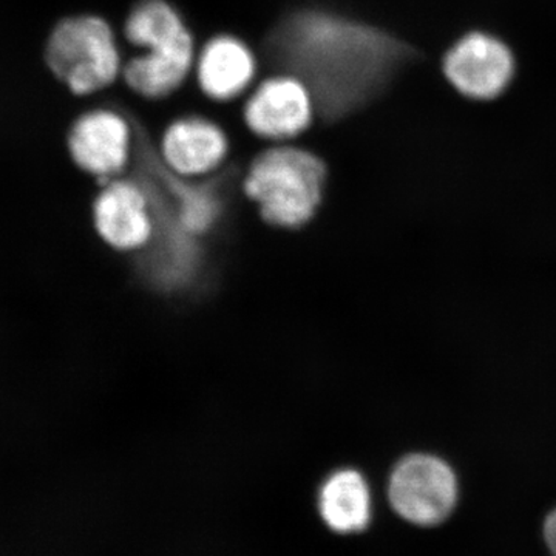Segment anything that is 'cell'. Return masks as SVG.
I'll return each instance as SVG.
<instances>
[{"label":"cell","mask_w":556,"mask_h":556,"mask_svg":"<svg viewBox=\"0 0 556 556\" xmlns=\"http://www.w3.org/2000/svg\"><path fill=\"white\" fill-rule=\"evenodd\" d=\"M318 507L329 529L356 533L367 529L371 519V493L356 470H339L321 485Z\"/></svg>","instance_id":"7c38bea8"},{"label":"cell","mask_w":556,"mask_h":556,"mask_svg":"<svg viewBox=\"0 0 556 556\" xmlns=\"http://www.w3.org/2000/svg\"><path fill=\"white\" fill-rule=\"evenodd\" d=\"M270 38L278 65L308 87L314 109L329 119L375 98L412 54L379 28L321 11L288 17Z\"/></svg>","instance_id":"6da1fadb"},{"label":"cell","mask_w":556,"mask_h":556,"mask_svg":"<svg viewBox=\"0 0 556 556\" xmlns=\"http://www.w3.org/2000/svg\"><path fill=\"white\" fill-rule=\"evenodd\" d=\"M391 506L417 526H434L452 514L457 501V481L447 463L431 455L402 459L390 478Z\"/></svg>","instance_id":"5b68a950"},{"label":"cell","mask_w":556,"mask_h":556,"mask_svg":"<svg viewBox=\"0 0 556 556\" xmlns=\"http://www.w3.org/2000/svg\"><path fill=\"white\" fill-rule=\"evenodd\" d=\"M126 38L148 50L124 67V79L141 97L163 98L181 86L192 68L195 46L181 16L166 0H141L126 21Z\"/></svg>","instance_id":"7a4b0ae2"},{"label":"cell","mask_w":556,"mask_h":556,"mask_svg":"<svg viewBox=\"0 0 556 556\" xmlns=\"http://www.w3.org/2000/svg\"><path fill=\"white\" fill-rule=\"evenodd\" d=\"M324 161L298 148L266 150L249 167L244 190L263 218L281 228H299L316 214L324 193Z\"/></svg>","instance_id":"3957f363"},{"label":"cell","mask_w":556,"mask_h":556,"mask_svg":"<svg viewBox=\"0 0 556 556\" xmlns=\"http://www.w3.org/2000/svg\"><path fill=\"white\" fill-rule=\"evenodd\" d=\"M131 137L134 131L124 115L113 110H94L73 124L68 150L80 169L112 179L129 163Z\"/></svg>","instance_id":"ba28073f"},{"label":"cell","mask_w":556,"mask_h":556,"mask_svg":"<svg viewBox=\"0 0 556 556\" xmlns=\"http://www.w3.org/2000/svg\"><path fill=\"white\" fill-rule=\"evenodd\" d=\"M93 217L102 239L121 251L144 247L155 228L148 193L137 179H112L94 201Z\"/></svg>","instance_id":"9c48e42d"},{"label":"cell","mask_w":556,"mask_h":556,"mask_svg":"<svg viewBox=\"0 0 556 556\" xmlns=\"http://www.w3.org/2000/svg\"><path fill=\"white\" fill-rule=\"evenodd\" d=\"M47 64L76 94L109 87L121 72L118 46L112 28L98 16L67 17L51 31Z\"/></svg>","instance_id":"277c9868"},{"label":"cell","mask_w":556,"mask_h":556,"mask_svg":"<svg viewBox=\"0 0 556 556\" xmlns=\"http://www.w3.org/2000/svg\"><path fill=\"white\" fill-rule=\"evenodd\" d=\"M257 72L254 54L233 36L208 40L199 60L201 90L215 101H230L248 89Z\"/></svg>","instance_id":"8fae6325"},{"label":"cell","mask_w":556,"mask_h":556,"mask_svg":"<svg viewBox=\"0 0 556 556\" xmlns=\"http://www.w3.org/2000/svg\"><path fill=\"white\" fill-rule=\"evenodd\" d=\"M226 153L225 131L217 124L197 116L172 123L161 141L164 163L182 177L208 174L225 160Z\"/></svg>","instance_id":"30bf717a"},{"label":"cell","mask_w":556,"mask_h":556,"mask_svg":"<svg viewBox=\"0 0 556 556\" xmlns=\"http://www.w3.org/2000/svg\"><path fill=\"white\" fill-rule=\"evenodd\" d=\"M448 83L471 100H495L515 75L510 49L485 33H470L457 40L444 58Z\"/></svg>","instance_id":"8992f818"},{"label":"cell","mask_w":556,"mask_h":556,"mask_svg":"<svg viewBox=\"0 0 556 556\" xmlns=\"http://www.w3.org/2000/svg\"><path fill=\"white\" fill-rule=\"evenodd\" d=\"M314 101L305 84L292 75L274 76L260 84L244 105L249 129L269 139L298 137L313 121Z\"/></svg>","instance_id":"52a82bcc"},{"label":"cell","mask_w":556,"mask_h":556,"mask_svg":"<svg viewBox=\"0 0 556 556\" xmlns=\"http://www.w3.org/2000/svg\"><path fill=\"white\" fill-rule=\"evenodd\" d=\"M544 536H546L547 546L552 554L556 556V510L548 515L546 526H544Z\"/></svg>","instance_id":"4fadbf2b"}]
</instances>
